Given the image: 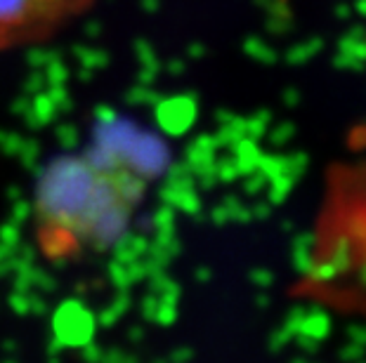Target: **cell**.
Here are the masks:
<instances>
[{
	"label": "cell",
	"mask_w": 366,
	"mask_h": 363,
	"mask_svg": "<svg viewBox=\"0 0 366 363\" xmlns=\"http://www.w3.org/2000/svg\"><path fill=\"white\" fill-rule=\"evenodd\" d=\"M144 160L95 146L52 160L36 184L34 236L43 257L69 262L126 234L144 198Z\"/></svg>",
	"instance_id": "1"
},
{
	"label": "cell",
	"mask_w": 366,
	"mask_h": 363,
	"mask_svg": "<svg viewBox=\"0 0 366 363\" xmlns=\"http://www.w3.org/2000/svg\"><path fill=\"white\" fill-rule=\"evenodd\" d=\"M95 0H0V52L48 43L90 12Z\"/></svg>",
	"instance_id": "2"
}]
</instances>
